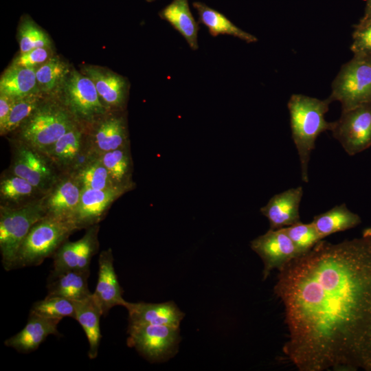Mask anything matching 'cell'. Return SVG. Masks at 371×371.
Segmentation results:
<instances>
[{"mask_svg":"<svg viewBox=\"0 0 371 371\" xmlns=\"http://www.w3.org/2000/svg\"><path fill=\"white\" fill-rule=\"evenodd\" d=\"M10 142L12 157L7 171L46 194L63 174L44 153L19 140L10 138Z\"/></svg>","mask_w":371,"mask_h":371,"instance_id":"cell-8","label":"cell"},{"mask_svg":"<svg viewBox=\"0 0 371 371\" xmlns=\"http://www.w3.org/2000/svg\"><path fill=\"white\" fill-rule=\"evenodd\" d=\"M371 24V14L364 16L355 27H363Z\"/></svg>","mask_w":371,"mask_h":371,"instance_id":"cell-39","label":"cell"},{"mask_svg":"<svg viewBox=\"0 0 371 371\" xmlns=\"http://www.w3.org/2000/svg\"><path fill=\"white\" fill-rule=\"evenodd\" d=\"M370 14H371V0H368L367 12L365 16H369Z\"/></svg>","mask_w":371,"mask_h":371,"instance_id":"cell-40","label":"cell"},{"mask_svg":"<svg viewBox=\"0 0 371 371\" xmlns=\"http://www.w3.org/2000/svg\"><path fill=\"white\" fill-rule=\"evenodd\" d=\"M128 346L150 361L166 357L179 340V328L165 325L128 324Z\"/></svg>","mask_w":371,"mask_h":371,"instance_id":"cell-11","label":"cell"},{"mask_svg":"<svg viewBox=\"0 0 371 371\" xmlns=\"http://www.w3.org/2000/svg\"><path fill=\"white\" fill-rule=\"evenodd\" d=\"M82 190L73 174H63L44 196L46 216L72 221Z\"/></svg>","mask_w":371,"mask_h":371,"instance_id":"cell-16","label":"cell"},{"mask_svg":"<svg viewBox=\"0 0 371 371\" xmlns=\"http://www.w3.org/2000/svg\"><path fill=\"white\" fill-rule=\"evenodd\" d=\"M61 319L30 314L25 327L4 342L7 347L21 353H29L36 350L51 335L60 336L58 325Z\"/></svg>","mask_w":371,"mask_h":371,"instance_id":"cell-20","label":"cell"},{"mask_svg":"<svg viewBox=\"0 0 371 371\" xmlns=\"http://www.w3.org/2000/svg\"><path fill=\"white\" fill-rule=\"evenodd\" d=\"M311 223L324 239L333 234L357 227L361 219L357 214L351 212L346 203H342L315 215Z\"/></svg>","mask_w":371,"mask_h":371,"instance_id":"cell-27","label":"cell"},{"mask_svg":"<svg viewBox=\"0 0 371 371\" xmlns=\"http://www.w3.org/2000/svg\"><path fill=\"white\" fill-rule=\"evenodd\" d=\"M71 70L69 65L58 56H52L36 68V77L43 95L59 92Z\"/></svg>","mask_w":371,"mask_h":371,"instance_id":"cell-30","label":"cell"},{"mask_svg":"<svg viewBox=\"0 0 371 371\" xmlns=\"http://www.w3.org/2000/svg\"><path fill=\"white\" fill-rule=\"evenodd\" d=\"M59 92V101L77 122L87 127L109 111L93 81L76 69L71 70Z\"/></svg>","mask_w":371,"mask_h":371,"instance_id":"cell-6","label":"cell"},{"mask_svg":"<svg viewBox=\"0 0 371 371\" xmlns=\"http://www.w3.org/2000/svg\"><path fill=\"white\" fill-rule=\"evenodd\" d=\"M331 102L328 98L319 100L295 93L287 103L291 137L299 156L301 178L306 183L308 182V163L315 141L322 133L333 128V122L325 119Z\"/></svg>","mask_w":371,"mask_h":371,"instance_id":"cell-2","label":"cell"},{"mask_svg":"<svg viewBox=\"0 0 371 371\" xmlns=\"http://www.w3.org/2000/svg\"><path fill=\"white\" fill-rule=\"evenodd\" d=\"M44 153L61 174H73L98 157L91 151L87 127L79 123Z\"/></svg>","mask_w":371,"mask_h":371,"instance_id":"cell-9","label":"cell"},{"mask_svg":"<svg viewBox=\"0 0 371 371\" xmlns=\"http://www.w3.org/2000/svg\"><path fill=\"white\" fill-rule=\"evenodd\" d=\"M77 229L69 220L45 216L30 229L21 245L12 269L38 266L55 252Z\"/></svg>","mask_w":371,"mask_h":371,"instance_id":"cell-4","label":"cell"},{"mask_svg":"<svg viewBox=\"0 0 371 371\" xmlns=\"http://www.w3.org/2000/svg\"><path fill=\"white\" fill-rule=\"evenodd\" d=\"M45 98V95L38 93L15 99L5 124L0 128V135L4 136L14 133Z\"/></svg>","mask_w":371,"mask_h":371,"instance_id":"cell-31","label":"cell"},{"mask_svg":"<svg viewBox=\"0 0 371 371\" xmlns=\"http://www.w3.org/2000/svg\"><path fill=\"white\" fill-rule=\"evenodd\" d=\"M14 100L6 95L0 93V128L5 124Z\"/></svg>","mask_w":371,"mask_h":371,"instance_id":"cell-38","label":"cell"},{"mask_svg":"<svg viewBox=\"0 0 371 371\" xmlns=\"http://www.w3.org/2000/svg\"><path fill=\"white\" fill-rule=\"evenodd\" d=\"M82 71L93 81L102 102L109 111L124 110L129 89L124 77L96 66H86Z\"/></svg>","mask_w":371,"mask_h":371,"instance_id":"cell-18","label":"cell"},{"mask_svg":"<svg viewBox=\"0 0 371 371\" xmlns=\"http://www.w3.org/2000/svg\"><path fill=\"white\" fill-rule=\"evenodd\" d=\"M302 196V186L289 188L273 196L260 208L261 214L269 221V229H281L301 222L299 209Z\"/></svg>","mask_w":371,"mask_h":371,"instance_id":"cell-19","label":"cell"},{"mask_svg":"<svg viewBox=\"0 0 371 371\" xmlns=\"http://www.w3.org/2000/svg\"><path fill=\"white\" fill-rule=\"evenodd\" d=\"M129 324L165 325L179 328L184 313L172 302L153 304L128 302Z\"/></svg>","mask_w":371,"mask_h":371,"instance_id":"cell-21","label":"cell"},{"mask_svg":"<svg viewBox=\"0 0 371 371\" xmlns=\"http://www.w3.org/2000/svg\"><path fill=\"white\" fill-rule=\"evenodd\" d=\"M159 16L185 38L192 49H198L199 27L191 13L188 0H172L159 12Z\"/></svg>","mask_w":371,"mask_h":371,"instance_id":"cell-24","label":"cell"},{"mask_svg":"<svg viewBox=\"0 0 371 371\" xmlns=\"http://www.w3.org/2000/svg\"><path fill=\"white\" fill-rule=\"evenodd\" d=\"M135 186H115L104 190L82 188L78 205L72 217L77 230L98 225L107 214L111 205Z\"/></svg>","mask_w":371,"mask_h":371,"instance_id":"cell-13","label":"cell"},{"mask_svg":"<svg viewBox=\"0 0 371 371\" xmlns=\"http://www.w3.org/2000/svg\"><path fill=\"white\" fill-rule=\"evenodd\" d=\"M99 225L87 229L76 241H65L53 256L54 271L65 270H90L91 259L99 249Z\"/></svg>","mask_w":371,"mask_h":371,"instance_id":"cell-15","label":"cell"},{"mask_svg":"<svg viewBox=\"0 0 371 371\" xmlns=\"http://www.w3.org/2000/svg\"><path fill=\"white\" fill-rule=\"evenodd\" d=\"M115 186H135L132 181L133 163L130 144L106 152L98 157Z\"/></svg>","mask_w":371,"mask_h":371,"instance_id":"cell-29","label":"cell"},{"mask_svg":"<svg viewBox=\"0 0 371 371\" xmlns=\"http://www.w3.org/2000/svg\"><path fill=\"white\" fill-rule=\"evenodd\" d=\"M18 40L20 53L38 47H51V41L47 33L27 16H24L21 21Z\"/></svg>","mask_w":371,"mask_h":371,"instance_id":"cell-34","label":"cell"},{"mask_svg":"<svg viewBox=\"0 0 371 371\" xmlns=\"http://www.w3.org/2000/svg\"><path fill=\"white\" fill-rule=\"evenodd\" d=\"M350 49L355 56H371V24L355 27Z\"/></svg>","mask_w":371,"mask_h":371,"instance_id":"cell-37","label":"cell"},{"mask_svg":"<svg viewBox=\"0 0 371 371\" xmlns=\"http://www.w3.org/2000/svg\"><path fill=\"white\" fill-rule=\"evenodd\" d=\"M193 6L197 10L199 22L207 27L212 36L228 34L249 43L258 41V38L254 35L243 31L223 14L205 4L201 2H194Z\"/></svg>","mask_w":371,"mask_h":371,"instance_id":"cell-28","label":"cell"},{"mask_svg":"<svg viewBox=\"0 0 371 371\" xmlns=\"http://www.w3.org/2000/svg\"><path fill=\"white\" fill-rule=\"evenodd\" d=\"M52 53L51 47H38L20 53L11 65L36 69L52 58Z\"/></svg>","mask_w":371,"mask_h":371,"instance_id":"cell-36","label":"cell"},{"mask_svg":"<svg viewBox=\"0 0 371 371\" xmlns=\"http://www.w3.org/2000/svg\"><path fill=\"white\" fill-rule=\"evenodd\" d=\"M330 101H338L341 111L371 102V59L353 56L344 64L332 83Z\"/></svg>","mask_w":371,"mask_h":371,"instance_id":"cell-7","label":"cell"},{"mask_svg":"<svg viewBox=\"0 0 371 371\" xmlns=\"http://www.w3.org/2000/svg\"><path fill=\"white\" fill-rule=\"evenodd\" d=\"M89 142L96 156L130 144L123 111H109L87 127Z\"/></svg>","mask_w":371,"mask_h":371,"instance_id":"cell-12","label":"cell"},{"mask_svg":"<svg viewBox=\"0 0 371 371\" xmlns=\"http://www.w3.org/2000/svg\"><path fill=\"white\" fill-rule=\"evenodd\" d=\"M90 270H52L47 282V295L80 301L92 294L88 287Z\"/></svg>","mask_w":371,"mask_h":371,"instance_id":"cell-22","label":"cell"},{"mask_svg":"<svg viewBox=\"0 0 371 371\" xmlns=\"http://www.w3.org/2000/svg\"><path fill=\"white\" fill-rule=\"evenodd\" d=\"M282 229L295 245L300 256L310 251L323 239L311 222L304 223L301 221Z\"/></svg>","mask_w":371,"mask_h":371,"instance_id":"cell-35","label":"cell"},{"mask_svg":"<svg viewBox=\"0 0 371 371\" xmlns=\"http://www.w3.org/2000/svg\"><path fill=\"white\" fill-rule=\"evenodd\" d=\"M251 248L263 262L264 280L268 278L272 270L279 271L300 256L298 250L282 228L269 229L265 234L251 242Z\"/></svg>","mask_w":371,"mask_h":371,"instance_id":"cell-14","label":"cell"},{"mask_svg":"<svg viewBox=\"0 0 371 371\" xmlns=\"http://www.w3.org/2000/svg\"><path fill=\"white\" fill-rule=\"evenodd\" d=\"M369 57H370V59H371V56H370Z\"/></svg>","mask_w":371,"mask_h":371,"instance_id":"cell-42","label":"cell"},{"mask_svg":"<svg viewBox=\"0 0 371 371\" xmlns=\"http://www.w3.org/2000/svg\"><path fill=\"white\" fill-rule=\"evenodd\" d=\"M41 93L38 89L36 69L10 65L0 78V93L14 99Z\"/></svg>","mask_w":371,"mask_h":371,"instance_id":"cell-26","label":"cell"},{"mask_svg":"<svg viewBox=\"0 0 371 371\" xmlns=\"http://www.w3.org/2000/svg\"><path fill=\"white\" fill-rule=\"evenodd\" d=\"M148 1H153V0H148Z\"/></svg>","mask_w":371,"mask_h":371,"instance_id":"cell-41","label":"cell"},{"mask_svg":"<svg viewBox=\"0 0 371 371\" xmlns=\"http://www.w3.org/2000/svg\"><path fill=\"white\" fill-rule=\"evenodd\" d=\"M30 313L53 319H62L65 317L75 319L76 301L47 295L43 300L32 304Z\"/></svg>","mask_w":371,"mask_h":371,"instance_id":"cell-33","label":"cell"},{"mask_svg":"<svg viewBox=\"0 0 371 371\" xmlns=\"http://www.w3.org/2000/svg\"><path fill=\"white\" fill-rule=\"evenodd\" d=\"M73 175L82 188L104 190L117 186L113 182L107 169L98 157L86 164Z\"/></svg>","mask_w":371,"mask_h":371,"instance_id":"cell-32","label":"cell"},{"mask_svg":"<svg viewBox=\"0 0 371 371\" xmlns=\"http://www.w3.org/2000/svg\"><path fill=\"white\" fill-rule=\"evenodd\" d=\"M44 196L18 207L0 206V251L5 270H12L18 250L30 229L46 216Z\"/></svg>","mask_w":371,"mask_h":371,"instance_id":"cell-5","label":"cell"},{"mask_svg":"<svg viewBox=\"0 0 371 371\" xmlns=\"http://www.w3.org/2000/svg\"><path fill=\"white\" fill-rule=\"evenodd\" d=\"M98 277L93 297L100 306L104 316L115 306L125 307L128 304L123 297L122 289L113 265L111 248L102 251L98 258Z\"/></svg>","mask_w":371,"mask_h":371,"instance_id":"cell-17","label":"cell"},{"mask_svg":"<svg viewBox=\"0 0 371 371\" xmlns=\"http://www.w3.org/2000/svg\"><path fill=\"white\" fill-rule=\"evenodd\" d=\"M45 194L27 180L8 171L0 179V206L18 207L34 201Z\"/></svg>","mask_w":371,"mask_h":371,"instance_id":"cell-23","label":"cell"},{"mask_svg":"<svg viewBox=\"0 0 371 371\" xmlns=\"http://www.w3.org/2000/svg\"><path fill=\"white\" fill-rule=\"evenodd\" d=\"M278 271L286 359L299 371H371V227L322 239Z\"/></svg>","mask_w":371,"mask_h":371,"instance_id":"cell-1","label":"cell"},{"mask_svg":"<svg viewBox=\"0 0 371 371\" xmlns=\"http://www.w3.org/2000/svg\"><path fill=\"white\" fill-rule=\"evenodd\" d=\"M331 132L345 152L355 155L371 146V102L341 111Z\"/></svg>","mask_w":371,"mask_h":371,"instance_id":"cell-10","label":"cell"},{"mask_svg":"<svg viewBox=\"0 0 371 371\" xmlns=\"http://www.w3.org/2000/svg\"><path fill=\"white\" fill-rule=\"evenodd\" d=\"M78 123L59 100L45 98L11 139L45 153Z\"/></svg>","mask_w":371,"mask_h":371,"instance_id":"cell-3","label":"cell"},{"mask_svg":"<svg viewBox=\"0 0 371 371\" xmlns=\"http://www.w3.org/2000/svg\"><path fill=\"white\" fill-rule=\"evenodd\" d=\"M102 315V310L92 294L85 300L76 301L75 319L80 324L87 336L89 345L88 356L91 359L98 356L102 337L100 328Z\"/></svg>","mask_w":371,"mask_h":371,"instance_id":"cell-25","label":"cell"}]
</instances>
